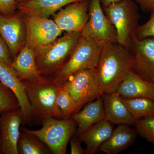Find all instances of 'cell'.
Wrapping results in <instances>:
<instances>
[{"instance_id": "d6986e66", "label": "cell", "mask_w": 154, "mask_h": 154, "mask_svg": "<svg viewBox=\"0 0 154 154\" xmlns=\"http://www.w3.org/2000/svg\"><path fill=\"white\" fill-rule=\"evenodd\" d=\"M114 129L113 124L105 119L95 123L80 135L81 141L86 145L85 154H94L100 151Z\"/></svg>"}, {"instance_id": "5b68a950", "label": "cell", "mask_w": 154, "mask_h": 154, "mask_svg": "<svg viewBox=\"0 0 154 154\" xmlns=\"http://www.w3.org/2000/svg\"><path fill=\"white\" fill-rule=\"evenodd\" d=\"M42 125L41 128L36 130L23 127H21L20 130L36 135L47 146L52 154H66L68 144L76 132L75 121L72 118L58 119L51 117Z\"/></svg>"}, {"instance_id": "603a6c76", "label": "cell", "mask_w": 154, "mask_h": 154, "mask_svg": "<svg viewBox=\"0 0 154 154\" xmlns=\"http://www.w3.org/2000/svg\"><path fill=\"white\" fill-rule=\"evenodd\" d=\"M121 99L136 120L154 116V102L151 99L146 98Z\"/></svg>"}, {"instance_id": "cb8c5ba5", "label": "cell", "mask_w": 154, "mask_h": 154, "mask_svg": "<svg viewBox=\"0 0 154 154\" xmlns=\"http://www.w3.org/2000/svg\"><path fill=\"white\" fill-rule=\"evenodd\" d=\"M56 103L63 119L72 118L75 113V105L64 83L60 84L59 87Z\"/></svg>"}, {"instance_id": "e575fe53", "label": "cell", "mask_w": 154, "mask_h": 154, "mask_svg": "<svg viewBox=\"0 0 154 154\" xmlns=\"http://www.w3.org/2000/svg\"><path fill=\"white\" fill-rule=\"evenodd\" d=\"M17 2H22V1H25V0H17Z\"/></svg>"}, {"instance_id": "484cf974", "label": "cell", "mask_w": 154, "mask_h": 154, "mask_svg": "<svg viewBox=\"0 0 154 154\" xmlns=\"http://www.w3.org/2000/svg\"><path fill=\"white\" fill-rule=\"evenodd\" d=\"M134 126L138 135L154 144V116L137 120Z\"/></svg>"}, {"instance_id": "d4e9b609", "label": "cell", "mask_w": 154, "mask_h": 154, "mask_svg": "<svg viewBox=\"0 0 154 154\" xmlns=\"http://www.w3.org/2000/svg\"><path fill=\"white\" fill-rule=\"evenodd\" d=\"M19 109V102L15 94L0 81V114Z\"/></svg>"}, {"instance_id": "2e32d148", "label": "cell", "mask_w": 154, "mask_h": 154, "mask_svg": "<svg viewBox=\"0 0 154 154\" xmlns=\"http://www.w3.org/2000/svg\"><path fill=\"white\" fill-rule=\"evenodd\" d=\"M105 119L113 124L134 125L136 122L116 92L102 95Z\"/></svg>"}, {"instance_id": "5bb4252c", "label": "cell", "mask_w": 154, "mask_h": 154, "mask_svg": "<svg viewBox=\"0 0 154 154\" xmlns=\"http://www.w3.org/2000/svg\"><path fill=\"white\" fill-rule=\"evenodd\" d=\"M0 81L15 94L23 117V124L33 125L31 108L24 85L15 72L0 61Z\"/></svg>"}, {"instance_id": "f546056e", "label": "cell", "mask_w": 154, "mask_h": 154, "mask_svg": "<svg viewBox=\"0 0 154 154\" xmlns=\"http://www.w3.org/2000/svg\"><path fill=\"white\" fill-rule=\"evenodd\" d=\"M70 146L71 154H85V149L83 148L81 145V140L79 137L75 134L69 140Z\"/></svg>"}, {"instance_id": "7c38bea8", "label": "cell", "mask_w": 154, "mask_h": 154, "mask_svg": "<svg viewBox=\"0 0 154 154\" xmlns=\"http://www.w3.org/2000/svg\"><path fill=\"white\" fill-rule=\"evenodd\" d=\"M90 0L69 4L53 15V21L62 31L82 32L89 19Z\"/></svg>"}, {"instance_id": "9c48e42d", "label": "cell", "mask_w": 154, "mask_h": 154, "mask_svg": "<svg viewBox=\"0 0 154 154\" xmlns=\"http://www.w3.org/2000/svg\"><path fill=\"white\" fill-rule=\"evenodd\" d=\"M128 50L131 70L144 80L154 83V37L139 39L135 36Z\"/></svg>"}, {"instance_id": "30bf717a", "label": "cell", "mask_w": 154, "mask_h": 154, "mask_svg": "<svg viewBox=\"0 0 154 154\" xmlns=\"http://www.w3.org/2000/svg\"><path fill=\"white\" fill-rule=\"evenodd\" d=\"M24 17L26 29V44L35 52L52 42L62 33L51 19L28 15H24Z\"/></svg>"}, {"instance_id": "8fae6325", "label": "cell", "mask_w": 154, "mask_h": 154, "mask_svg": "<svg viewBox=\"0 0 154 154\" xmlns=\"http://www.w3.org/2000/svg\"><path fill=\"white\" fill-rule=\"evenodd\" d=\"M0 35L5 42L13 57H15L26 42L24 15L17 11L13 14H0Z\"/></svg>"}, {"instance_id": "7a4b0ae2", "label": "cell", "mask_w": 154, "mask_h": 154, "mask_svg": "<svg viewBox=\"0 0 154 154\" xmlns=\"http://www.w3.org/2000/svg\"><path fill=\"white\" fill-rule=\"evenodd\" d=\"M22 82L30 103L33 125H42L51 117L63 119L56 103L60 84L53 77L42 75L36 80Z\"/></svg>"}, {"instance_id": "6da1fadb", "label": "cell", "mask_w": 154, "mask_h": 154, "mask_svg": "<svg viewBox=\"0 0 154 154\" xmlns=\"http://www.w3.org/2000/svg\"><path fill=\"white\" fill-rule=\"evenodd\" d=\"M96 69L102 94L116 92L131 71L128 50L117 42L103 45Z\"/></svg>"}, {"instance_id": "836d02e7", "label": "cell", "mask_w": 154, "mask_h": 154, "mask_svg": "<svg viewBox=\"0 0 154 154\" xmlns=\"http://www.w3.org/2000/svg\"><path fill=\"white\" fill-rule=\"evenodd\" d=\"M1 148H2V139H1V133H0V153H1Z\"/></svg>"}, {"instance_id": "4316f807", "label": "cell", "mask_w": 154, "mask_h": 154, "mask_svg": "<svg viewBox=\"0 0 154 154\" xmlns=\"http://www.w3.org/2000/svg\"><path fill=\"white\" fill-rule=\"evenodd\" d=\"M150 17L147 22L139 25L135 33V36L139 39L147 37H154V9L150 12Z\"/></svg>"}, {"instance_id": "ba28073f", "label": "cell", "mask_w": 154, "mask_h": 154, "mask_svg": "<svg viewBox=\"0 0 154 154\" xmlns=\"http://www.w3.org/2000/svg\"><path fill=\"white\" fill-rule=\"evenodd\" d=\"M89 19L81 34L103 46L117 42L115 27L103 11L100 0H90Z\"/></svg>"}, {"instance_id": "d6a6232c", "label": "cell", "mask_w": 154, "mask_h": 154, "mask_svg": "<svg viewBox=\"0 0 154 154\" xmlns=\"http://www.w3.org/2000/svg\"><path fill=\"white\" fill-rule=\"evenodd\" d=\"M134 2L137 3V4L139 5V4H140L141 2H142V0H134Z\"/></svg>"}, {"instance_id": "52a82bcc", "label": "cell", "mask_w": 154, "mask_h": 154, "mask_svg": "<svg viewBox=\"0 0 154 154\" xmlns=\"http://www.w3.org/2000/svg\"><path fill=\"white\" fill-rule=\"evenodd\" d=\"M63 83L74 101V114L86 104L102 95L96 69L78 71L70 76Z\"/></svg>"}, {"instance_id": "e0dca14e", "label": "cell", "mask_w": 154, "mask_h": 154, "mask_svg": "<svg viewBox=\"0 0 154 154\" xmlns=\"http://www.w3.org/2000/svg\"><path fill=\"white\" fill-rule=\"evenodd\" d=\"M84 0H25L17 4V11L24 15L48 18L61 8Z\"/></svg>"}, {"instance_id": "ac0fdd59", "label": "cell", "mask_w": 154, "mask_h": 154, "mask_svg": "<svg viewBox=\"0 0 154 154\" xmlns=\"http://www.w3.org/2000/svg\"><path fill=\"white\" fill-rule=\"evenodd\" d=\"M11 68L21 81H33L41 77L36 62V52L25 44L14 57Z\"/></svg>"}, {"instance_id": "9a60e30c", "label": "cell", "mask_w": 154, "mask_h": 154, "mask_svg": "<svg viewBox=\"0 0 154 154\" xmlns=\"http://www.w3.org/2000/svg\"><path fill=\"white\" fill-rule=\"evenodd\" d=\"M116 92L121 98H146L154 102V83L144 80L131 70L120 83Z\"/></svg>"}, {"instance_id": "277c9868", "label": "cell", "mask_w": 154, "mask_h": 154, "mask_svg": "<svg viewBox=\"0 0 154 154\" xmlns=\"http://www.w3.org/2000/svg\"><path fill=\"white\" fill-rule=\"evenodd\" d=\"M103 9L115 27L117 42L128 49L139 25L140 16L137 3L134 0H122Z\"/></svg>"}, {"instance_id": "83f0119b", "label": "cell", "mask_w": 154, "mask_h": 154, "mask_svg": "<svg viewBox=\"0 0 154 154\" xmlns=\"http://www.w3.org/2000/svg\"><path fill=\"white\" fill-rule=\"evenodd\" d=\"M13 60L8 46L0 35V61L11 67Z\"/></svg>"}, {"instance_id": "8992f818", "label": "cell", "mask_w": 154, "mask_h": 154, "mask_svg": "<svg viewBox=\"0 0 154 154\" xmlns=\"http://www.w3.org/2000/svg\"><path fill=\"white\" fill-rule=\"evenodd\" d=\"M102 47L92 38L82 35L67 62L53 78L62 84L78 71L96 69Z\"/></svg>"}, {"instance_id": "3957f363", "label": "cell", "mask_w": 154, "mask_h": 154, "mask_svg": "<svg viewBox=\"0 0 154 154\" xmlns=\"http://www.w3.org/2000/svg\"><path fill=\"white\" fill-rule=\"evenodd\" d=\"M80 32H67L36 51L38 72L43 76H55L68 61L79 39Z\"/></svg>"}, {"instance_id": "ffe728a7", "label": "cell", "mask_w": 154, "mask_h": 154, "mask_svg": "<svg viewBox=\"0 0 154 154\" xmlns=\"http://www.w3.org/2000/svg\"><path fill=\"white\" fill-rule=\"evenodd\" d=\"M138 134L136 128L127 125H119L100 149L107 154H116L124 151L133 145Z\"/></svg>"}, {"instance_id": "4dcf8cb0", "label": "cell", "mask_w": 154, "mask_h": 154, "mask_svg": "<svg viewBox=\"0 0 154 154\" xmlns=\"http://www.w3.org/2000/svg\"><path fill=\"white\" fill-rule=\"evenodd\" d=\"M140 8L144 13H149L154 9V0H142Z\"/></svg>"}, {"instance_id": "f1b7e54d", "label": "cell", "mask_w": 154, "mask_h": 154, "mask_svg": "<svg viewBox=\"0 0 154 154\" xmlns=\"http://www.w3.org/2000/svg\"><path fill=\"white\" fill-rule=\"evenodd\" d=\"M17 0H0V14L9 15L17 11Z\"/></svg>"}, {"instance_id": "44dd1931", "label": "cell", "mask_w": 154, "mask_h": 154, "mask_svg": "<svg viewBox=\"0 0 154 154\" xmlns=\"http://www.w3.org/2000/svg\"><path fill=\"white\" fill-rule=\"evenodd\" d=\"M72 118L75 121L76 134L79 136L95 123L105 119L103 99L102 96L88 103Z\"/></svg>"}, {"instance_id": "1f68e13d", "label": "cell", "mask_w": 154, "mask_h": 154, "mask_svg": "<svg viewBox=\"0 0 154 154\" xmlns=\"http://www.w3.org/2000/svg\"><path fill=\"white\" fill-rule=\"evenodd\" d=\"M122 0H100L102 8L107 7L113 3L117 2Z\"/></svg>"}, {"instance_id": "7402d4cb", "label": "cell", "mask_w": 154, "mask_h": 154, "mask_svg": "<svg viewBox=\"0 0 154 154\" xmlns=\"http://www.w3.org/2000/svg\"><path fill=\"white\" fill-rule=\"evenodd\" d=\"M18 154H51L52 152L35 135L25 131L20 133L17 144Z\"/></svg>"}, {"instance_id": "4fadbf2b", "label": "cell", "mask_w": 154, "mask_h": 154, "mask_svg": "<svg viewBox=\"0 0 154 154\" xmlns=\"http://www.w3.org/2000/svg\"><path fill=\"white\" fill-rule=\"evenodd\" d=\"M23 123V115L20 109L1 113V153L18 154L17 144L21 133L20 126Z\"/></svg>"}]
</instances>
